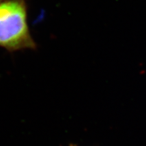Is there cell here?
I'll return each mask as SVG.
<instances>
[{
    "instance_id": "obj_1",
    "label": "cell",
    "mask_w": 146,
    "mask_h": 146,
    "mask_svg": "<svg viewBox=\"0 0 146 146\" xmlns=\"http://www.w3.org/2000/svg\"><path fill=\"white\" fill-rule=\"evenodd\" d=\"M0 47L9 52L36 47L27 23L25 0L0 1Z\"/></svg>"
},
{
    "instance_id": "obj_2",
    "label": "cell",
    "mask_w": 146,
    "mask_h": 146,
    "mask_svg": "<svg viewBox=\"0 0 146 146\" xmlns=\"http://www.w3.org/2000/svg\"><path fill=\"white\" fill-rule=\"evenodd\" d=\"M1 1V0H0V1Z\"/></svg>"
}]
</instances>
